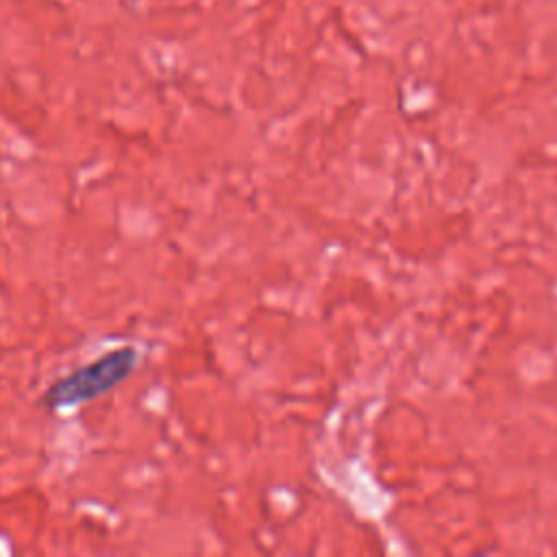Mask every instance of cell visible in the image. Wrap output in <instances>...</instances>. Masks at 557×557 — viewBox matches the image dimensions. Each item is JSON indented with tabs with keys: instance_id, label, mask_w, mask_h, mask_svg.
<instances>
[{
	"instance_id": "obj_1",
	"label": "cell",
	"mask_w": 557,
	"mask_h": 557,
	"mask_svg": "<svg viewBox=\"0 0 557 557\" xmlns=\"http://www.w3.org/2000/svg\"><path fill=\"white\" fill-rule=\"evenodd\" d=\"M137 350L131 346L111 350L52 383L41 396V405L48 409H67L98 398L120 385L133 372Z\"/></svg>"
}]
</instances>
